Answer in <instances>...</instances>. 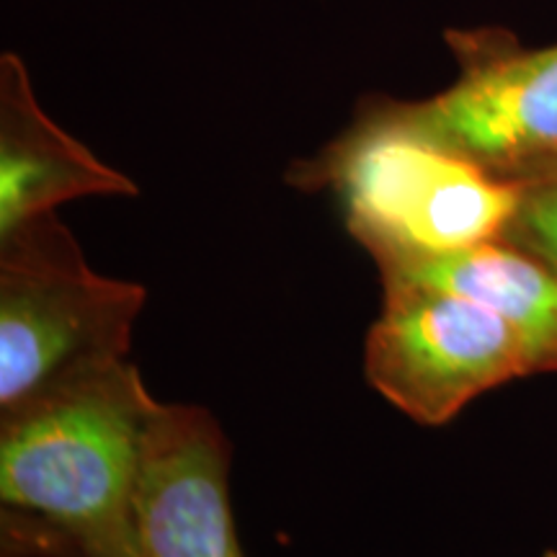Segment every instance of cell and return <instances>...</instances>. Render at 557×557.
<instances>
[{
	"label": "cell",
	"mask_w": 557,
	"mask_h": 557,
	"mask_svg": "<svg viewBox=\"0 0 557 557\" xmlns=\"http://www.w3.org/2000/svg\"><path fill=\"white\" fill-rule=\"evenodd\" d=\"M158 408L124 359L0 416L3 557H139L135 496Z\"/></svg>",
	"instance_id": "cell-1"
},
{
	"label": "cell",
	"mask_w": 557,
	"mask_h": 557,
	"mask_svg": "<svg viewBox=\"0 0 557 557\" xmlns=\"http://www.w3.org/2000/svg\"><path fill=\"white\" fill-rule=\"evenodd\" d=\"M145 289L103 276L41 214L0 235V416L129 359Z\"/></svg>",
	"instance_id": "cell-2"
},
{
	"label": "cell",
	"mask_w": 557,
	"mask_h": 557,
	"mask_svg": "<svg viewBox=\"0 0 557 557\" xmlns=\"http://www.w3.org/2000/svg\"><path fill=\"white\" fill-rule=\"evenodd\" d=\"M297 184L333 189L348 233L372 259L438 256L496 240L519 205V186L487 176L369 109L299 169Z\"/></svg>",
	"instance_id": "cell-3"
},
{
	"label": "cell",
	"mask_w": 557,
	"mask_h": 557,
	"mask_svg": "<svg viewBox=\"0 0 557 557\" xmlns=\"http://www.w3.org/2000/svg\"><path fill=\"white\" fill-rule=\"evenodd\" d=\"M459 78L423 101L367 107L408 135L524 186L557 173V45L527 50L508 32H447Z\"/></svg>",
	"instance_id": "cell-4"
},
{
	"label": "cell",
	"mask_w": 557,
	"mask_h": 557,
	"mask_svg": "<svg viewBox=\"0 0 557 557\" xmlns=\"http://www.w3.org/2000/svg\"><path fill=\"white\" fill-rule=\"evenodd\" d=\"M380 278L364 374L416 423L444 426L487 389L534 374L524 341L485 305L408 276Z\"/></svg>",
	"instance_id": "cell-5"
},
{
	"label": "cell",
	"mask_w": 557,
	"mask_h": 557,
	"mask_svg": "<svg viewBox=\"0 0 557 557\" xmlns=\"http://www.w3.org/2000/svg\"><path fill=\"white\" fill-rule=\"evenodd\" d=\"M230 447L209 410L160 403L135 496L139 557H246L227 491Z\"/></svg>",
	"instance_id": "cell-6"
},
{
	"label": "cell",
	"mask_w": 557,
	"mask_h": 557,
	"mask_svg": "<svg viewBox=\"0 0 557 557\" xmlns=\"http://www.w3.org/2000/svg\"><path fill=\"white\" fill-rule=\"evenodd\" d=\"M137 184L96 158L39 107L18 54L0 58V235L83 197H135Z\"/></svg>",
	"instance_id": "cell-7"
},
{
	"label": "cell",
	"mask_w": 557,
	"mask_h": 557,
	"mask_svg": "<svg viewBox=\"0 0 557 557\" xmlns=\"http://www.w3.org/2000/svg\"><path fill=\"white\" fill-rule=\"evenodd\" d=\"M380 274L408 276L485 305L524 341L534 374H557V271L508 240L438 256H382Z\"/></svg>",
	"instance_id": "cell-8"
},
{
	"label": "cell",
	"mask_w": 557,
	"mask_h": 557,
	"mask_svg": "<svg viewBox=\"0 0 557 557\" xmlns=\"http://www.w3.org/2000/svg\"><path fill=\"white\" fill-rule=\"evenodd\" d=\"M500 240L540 256L557 271V173L519 186V205Z\"/></svg>",
	"instance_id": "cell-9"
},
{
	"label": "cell",
	"mask_w": 557,
	"mask_h": 557,
	"mask_svg": "<svg viewBox=\"0 0 557 557\" xmlns=\"http://www.w3.org/2000/svg\"><path fill=\"white\" fill-rule=\"evenodd\" d=\"M542 557H557V549H549V553H545Z\"/></svg>",
	"instance_id": "cell-10"
}]
</instances>
